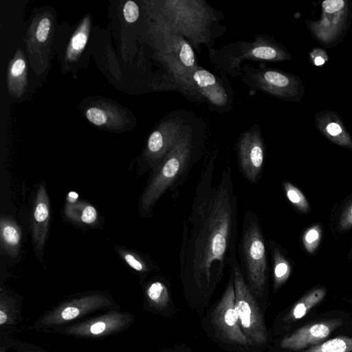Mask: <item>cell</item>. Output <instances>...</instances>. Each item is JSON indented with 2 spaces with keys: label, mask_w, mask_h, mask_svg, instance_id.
Masks as SVG:
<instances>
[{
  "label": "cell",
  "mask_w": 352,
  "mask_h": 352,
  "mask_svg": "<svg viewBox=\"0 0 352 352\" xmlns=\"http://www.w3.org/2000/svg\"><path fill=\"white\" fill-rule=\"evenodd\" d=\"M338 227L342 232L352 228V200L342 210L338 219Z\"/></svg>",
  "instance_id": "cell-30"
},
{
  "label": "cell",
  "mask_w": 352,
  "mask_h": 352,
  "mask_svg": "<svg viewBox=\"0 0 352 352\" xmlns=\"http://www.w3.org/2000/svg\"><path fill=\"white\" fill-rule=\"evenodd\" d=\"M301 352H352V338L338 336Z\"/></svg>",
  "instance_id": "cell-25"
},
{
  "label": "cell",
  "mask_w": 352,
  "mask_h": 352,
  "mask_svg": "<svg viewBox=\"0 0 352 352\" xmlns=\"http://www.w3.org/2000/svg\"><path fill=\"white\" fill-rule=\"evenodd\" d=\"M190 129H184L177 142L152 170L151 179L140 201V212L148 215L158 199L168 190L181 184L196 161Z\"/></svg>",
  "instance_id": "cell-2"
},
{
  "label": "cell",
  "mask_w": 352,
  "mask_h": 352,
  "mask_svg": "<svg viewBox=\"0 0 352 352\" xmlns=\"http://www.w3.org/2000/svg\"><path fill=\"white\" fill-rule=\"evenodd\" d=\"M322 236V229L320 225H314L305 230L302 235V243L306 251L314 254L318 248Z\"/></svg>",
  "instance_id": "cell-28"
},
{
  "label": "cell",
  "mask_w": 352,
  "mask_h": 352,
  "mask_svg": "<svg viewBox=\"0 0 352 352\" xmlns=\"http://www.w3.org/2000/svg\"><path fill=\"white\" fill-rule=\"evenodd\" d=\"M237 160L243 177L251 184H256L262 173L265 146L258 129H249L242 133L236 144Z\"/></svg>",
  "instance_id": "cell-11"
},
{
  "label": "cell",
  "mask_w": 352,
  "mask_h": 352,
  "mask_svg": "<svg viewBox=\"0 0 352 352\" xmlns=\"http://www.w3.org/2000/svg\"><path fill=\"white\" fill-rule=\"evenodd\" d=\"M50 203L45 187L40 184L32 208L31 228L34 247L41 251L45 245L49 228Z\"/></svg>",
  "instance_id": "cell-16"
},
{
  "label": "cell",
  "mask_w": 352,
  "mask_h": 352,
  "mask_svg": "<svg viewBox=\"0 0 352 352\" xmlns=\"http://www.w3.org/2000/svg\"><path fill=\"white\" fill-rule=\"evenodd\" d=\"M343 323L339 318L316 321L301 327L280 342L283 349L299 351L322 342Z\"/></svg>",
  "instance_id": "cell-13"
},
{
  "label": "cell",
  "mask_w": 352,
  "mask_h": 352,
  "mask_svg": "<svg viewBox=\"0 0 352 352\" xmlns=\"http://www.w3.org/2000/svg\"><path fill=\"white\" fill-rule=\"evenodd\" d=\"M248 72L257 89L283 100H296L302 94L303 87L294 75L265 67L250 69Z\"/></svg>",
  "instance_id": "cell-10"
},
{
  "label": "cell",
  "mask_w": 352,
  "mask_h": 352,
  "mask_svg": "<svg viewBox=\"0 0 352 352\" xmlns=\"http://www.w3.org/2000/svg\"><path fill=\"white\" fill-rule=\"evenodd\" d=\"M318 21H307L313 36L322 45L331 47L343 38L349 19V5L345 0H325Z\"/></svg>",
  "instance_id": "cell-7"
},
{
  "label": "cell",
  "mask_w": 352,
  "mask_h": 352,
  "mask_svg": "<svg viewBox=\"0 0 352 352\" xmlns=\"http://www.w3.org/2000/svg\"><path fill=\"white\" fill-rule=\"evenodd\" d=\"M89 25V17L85 18L73 34L67 49L66 58L67 60H75L85 49L88 41Z\"/></svg>",
  "instance_id": "cell-24"
},
{
  "label": "cell",
  "mask_w": 352,
  "mask_h": 352,
  "mask_svg": "<svg viewBox=\"0 0 352 352\" xmlns=\"http://www.w3.org/2000/svg\"><path fill=\"white\" fill-rule=\"evenodd\" d=\"M235 292V307L241 328L252 344H263L267 333L254 296L247 285L236 261L230 267Z\"/></svg>",
  "instance_id": "cell-6"
},
{
  "label": "cell",
  "mask_w": 352,
  "mask_h": 352,
  "mask_svg": "<svg viewBox=\"0 0 352 352\" xmlns=\"http://www.w3.org/2000/svg\"><path fill=\"white\" fill-rule=\"evenodd\" d=\"M123 15L126 22L129 23L135 22L139 16L138 5L132 1H126L123 8Z\"/></svg>",
  "instance_id": "cell-31"
},
{
  "label": "cell",
  "mask_w": 352,
  "mask_h": 352,
  "mask_svg": "<svg viewBox=\"0 0 352 352\" xmlns=\"http://www.w3.org/2000/svg\"><path fill=\"white\" fill-rule=\"evenodd\" d=\"M184 121L180 118L162 122L148 137L143 154L145 170L155 169L173 147L184 131Z\"/></svg>",
  "instance_id": "cell-9"
},
{
  "label": "cell",
  "mask_w": 352,
  "mask_h": 352,
  "mask_svg": "<svg viewBox=\"0 0 352 352\" xmlns=\"http://www.w3.org/2000/svg\"><path fill=\"white\" fill-rule=\"evenodd\" d=\"M26 82V64L21 55H17L10 64L8 83L10 92L19 96Z\"/></svg>",
  "instance_id": "cell-23"
},
{
  "label": "cell",
  "mask_w": 352,
  "mask_h": 352,
  "mask_svg": "<svg viewBox=\"0 0 352 352\" xmlns=\"http://www.w3.org/2000/svg\"><path fill=\"white\" fill-rule=\"evenodd\" d=\"M315 122L317 129L331 142L352 150V138L337 113L318 111L315 116Z\"/></svg>",
  "instance_id": "cell-17"
},
{
  "label": "cell",
  "mask_w": 352,
  "mask_h": 352,
  "mask_svg": "<svg viewBox=\"0 0 352 352\" xmlns=\"http://www.w3.org/2000/svg\"><path fill=\"white\" fill-rule=\"evenodd\" d=\"M149 302L155 307L165 308L168 305L170 295L167 285L162 280L150 283L146 289Z\"/></svg>",
  "instance_id": "cell-26"
},
{
  "label": "cell",
  "mask_w": 352,
  "mask_h": 352,
  "mask_svg": "<svg viewBox=\"0 0 352 352\" xmlns=\"http://www.w3.org/2000/svg\"><path fill=\"white\" fill-rule=\"evenodd\" d=\"M238 251L242 275L254 296L261 298L267 284V248L261 224L252 210L245 214Z\"/></svg>",
  "instance_id": "cell-3"
},
{
  "label": "cell",
  "mask_w": 352,
  "mask_h": 352,
  "mask_svg": "<svg viewBox=\"0 0 352 352\" xmlns=\"http://www.w3.org/2000/svg\"><path fill=\"white\" fill-rule=\"evenodd\" d=\"M310 59L314 65L322 66L328 60V56L323 50L315 48L310 52Z\"/></svg>",
  "instance_id": "cell-33"
},
{
  "label": "cell",
  "mask_w": 352,
  "mask_h": 352,
  "mask_svg": "<svg viewBox=\"0 0 352 352\" xmlns=\"http://www.w3.org/2000/svg\"><path fill=\"white\" fill-rule=\"evenodd\" d=\"M226 290L216 306L212 321L219 333L230 343L247 346L250 344L242 331L235 307V292L232 272Z\"/></svg>",
  "instance_id": "cell-8"
},
{
  "label": "cell",
  "mask_w": 352,
  "mask_h": 352,
  "mask_svg": "<svg viewBox=\"0 0 352 352\" xmlns=\"http://www.w3.org/2000/svg\"><path fill=\"white\" fill-rule=\"evenodd\" d=\"M118 252L124 261L134 270L140 273L149 271L150 267L146 261L136 253L122 249L119 250Z\"/></svg>",
  "instance_id": "cell-29"
},
{
  "label": "cell",
  "mask_w": 352,
  "mask_h": 352,
  "mask_svg": "<svg viewBox=\"0 0 352 352\" xmlns=\"http://www.w3.org/2000/svg\"><path fill=\"white\" fill-rule=\"evenodd\" d=\"M132 321L128 313L112 311L64 329V333L76 337H98L119 331Z\"/></svg>",
  "instance_id": "cell-14"
},
{
  "label": "cell",
  "mask_w": 352,
  "mask_h": 352,
  "mask_svg": "<svg viewBox=\"0 0 352 352\" xmlns=\"http://www.w3.org/2000/svg\"><path fill=\"white\" fill-rule=\"evenodd\" d=\"M65 214L71 221L85 224L94 223L98 218L96 208L85 201L67 202Z\"/></svg>",
  "instance_id": "cell-22"
},
{
  "label": "cell",
  "mask_w": 352,
  "mask_h": 352,
  "mask_svg": "<svg viewBox=\"0 0 352 352\" xmlns=\"http://www.w3.org/2000/svg\"><path fill=\"white\" fill-rule=\"evenodd\" d=\"M217 151L204 162L184 219L179 266L184 287L206 295L237 261L238 202L229 164L214 181Z\"/></svg>",
  "instance_id": "cell-1"
},
{
  "label": "cell",
  "mask_w": 352,
  "mask_h": 352,
  "mask_svg": "<svg viewBox=\"0 0 352 352\" xmlns=\"http://www.w3.org/2000/svg\"><path fill=\"white\" fill-rule=\"evenodd\" d=\"M239 46L240 52L230 58L233 67L238 66L244 59L278 62L292 58L290 54L283 46L262 36H257L253 42L241 43Z\"/></svg>",
  "instance_id": "cell-15"
},
{
  "label": "cell",
  "mask_w": 352,
  "mask_h": 352,
  "mask_svg": "<svg viewBox=\"0 0 352 352\" xmlns=\"http://www.w3.org/2000/svg\"><path fill=\"white\" fill-rule=\"evenodd\" d=\"M283 186L287 198L297 210L302 213L309 211L308 201L300 190L287 181L283 182Z\"/></svg>",
  "instance_id": "cell-27"
},
{
  "label": "cell",
  "mask_w": 352,
  "mask_h": 352,
  "mask_svg": "<svg viewBox=\"0 0 352 352\" xmlns=\"http://www.w3.org/2000/svg\"><path fill=\"white\" fill-rule=\"evenodd\" d=\"M50 27L51 22L47 17L43 18L39 21L36 30V38L38 42L43 43L47 40Z\"/></svg>",
  "instance_id": "cell-32"
},
{
  "label": "cell",
  "mask_w": 352,
  "mask_h": 352,
  "mask_svg": "<svg viewBox=\"0 0 352 352\" xmlns=\"http://www.w3.org/2000/svg\"><path fill=\"white\" fill-rule=\"evenodd\" d=\"M157 19L167 23L199 48L210 40L214 20L212 8L202 0H166L162 2Z\"/></svg>",
  "instance_id": "cell-5"
},
{
  "label": "cell",
  "mask_w": 352,
  "mask_h": 352,
  "mask_svg": "<svg viewBox=\"0 0 352 352\" xmlns=\"http://www.w3.org/2000/svg\"><path fill=\"white\" fill-rule=\"evenodd\" d=\"M192 79L199 93L211 104L217 107L227 104L228 94L214 74L198 67L192 74Z\"/></svg>",
  "instance_id": "cell-18"
},
{
  "label": "cell",
  "mask_w": 352,
  "mask_h": 352,
  "mask_svg": "<svg viewBox=\"0 0 352 352\" xmlns=\"http://www.w3.org/2000/svg\"><path fill=\"white\" fill-rule=\"evenodd\" d=\"M327 290L324 287H316L300 298L285 316L283 321L289 324L303 318L325 297Z\"/></svg>",
  "instance_id": "cell-20"
},
{
  "label": "cell",
  "mask_w": 352,
  "mask_h": 352,
  "mask_svg": "<svg viewBox=\"0 0 352 352\" xmlns=\"http://www.w3.org/2000/svg\"><path fill=\"white\" fill-rule=\"evenodd\" d=\"M157 28L160 54L175 82L186 95L202 99L192 79L199 66L191 45L182 34L162 21L157 19Z\"/></svg>",
  "instance_id": "cell-4"
},
{
  "label": "cell",
  "mask_w": 352,
  "mask_h": 352,
  "mask_svg": "<svg viewBox=\"0 0 352 352\" xmlns=\"http://www.w3.org/2000/svg\"><path fill=\"white\" fill-rule=\"evenodd\" d=\"M110 305V300L102 295L81 296L67 301L45 314L36 322L35 326L60 325Z\"/></svg>",
  "instance_id": "cell-12"
},
{
  "label": "cell",
  "mask_w": 352,
  "mask_h": 352,
  "mask_svg": "<svg viewBox=\"0 0 352 352\" xmlns=\"http://www.w3.org/2000/svg\"><path fill=\"white\" fill-rule=\"evenodd\" d=\"M269 250L272 260V275L274 290L277 291L289 278L292 266L278 244L273 240H269Z\"/></svg>",
  "instance_id": "cell-21"
},
{
  "label": "cell",
  "mask_w": 352,
  "mask_h": 352,
  "mask_svg": "<svg viewBox=\"0 0 352 352\" xmlns=\"http://www.w3.org/2000/svg\"><path fill=\"white\" fill-rule=\"evenodd\" d=\"M0 240L2 251L10 256H17L21 240V230L10 217L1 216L0 221Z\"/></svg>",
  "instance_id": "cell-19"
}]
</instances>
